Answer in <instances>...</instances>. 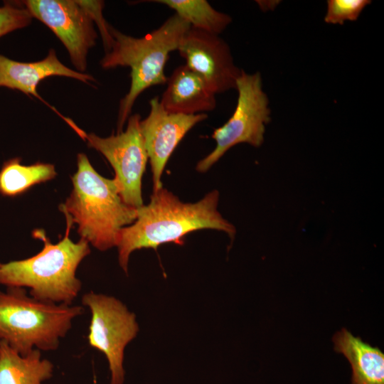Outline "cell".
Listing matches in <instances>:
<instances>
[{
	"label": "cell",
	"mask_w": 384,
	"mask_h": 384,
	"mask_svg": "<svg viewBox=\"0 0 384 384\" xmlns=\"http://www.w3.org/2000/svg\"><path fill=\"white\" fill-rule=\"evenodd\" d=\"M94 384H96L95 383H94Z\"/></svg>",
	"instance_id": "20"
},
{
	"label": "cell",
	"mask_w": 384,
	"mask_h": 384,
	"mask_svg": "<svg viewBox=\"0 0 384 384\" xmlns=\"http://www.w3.org/2000/svg\"><path fill=\"white\" fill-rule=\"evenodd\" d=\"M140 121L139 114L131 115L124 131L105 138L85 132L81 134L89 147L100 152L110 162L114 170V179L122 201L134 208L144 205L142 181L149 159Z\"/></svg>",
	"instance_id": "8"
},
{
	"label": "cell",
	"mask_w": 384,
	"mask_h": 384,
	"mask_svg": "<svg viewBox=\"0 0 384 384\" xmlns=\"http://www.w3.org/2000/svg\"><path fill=\"white\" fill-rule=\"evenodd\" d=\"M33 16L21 1H8L0 7V37L28 26Z\"/></svg>",
	"instance_id": "19"
},
{
	"label": "cell",
	"mask_w": 384,
	"mask_h": 384,
	"mask_svg": "<svg viewBox=\"0 0 384 384\" xmlns=\"http://www.w3.org/2000/svg\"><path fill=\"white\" fill-rule=\"evenodd\" d=\"M53 364L34 348L21 356L0 341V384H43L53 375Z\"/></svg>",
	"instance_id": "15"
},
{
	"label": "cell",
	"mask_w": 384,
	"mask_h": 384,
	"mask_svg": "<svg viewBox=\"0 0 384 384\" xmlns=\"http://www.w3.org/2000/svg\"><path fill=\"white\" fill-rule=\"evenodd\" d=\"M175 11L191 28L220 35L231 23V17L213 8L206 0H154Z\"/></svg>",
	"instance_id": "17"
},
{
	"label": "cell",
	"mask_w": 384,
	"mask_h": 384,
	"mask_svg": "<svg viewBox=\"0 0 384 384\" xmlns=\"http://www.w3.org/2000/svg\"><path fill=\"white\" fill-rule=\"evenodd\" d=\"M238 92L235 110L230 118L221 127L214 129L212 138L215 149L196 165L198 172L208 171L230 148L240 143L255 147L264 141L265 125L270 121L269 100L262 90L259 72L248 74L241 70L236 81Z\"/></svg>",
	"instance_id": "6"
},
{
	"label": "cell",
	"mask_w": 384,
	"mask_h": 384,
	"mask_svg": "<svg viewBox=\"0 0 384 384\" xmlns=\"http://www.w3.org/2000/svg\"><path fill=\"white\" fill-rule=\"evenodd\" d=\"M334 350L343 353L352 367L351 384H384V353L354 336L346 329L333 337Z\"/></svg>",
	"instance_id": "14"
},
{
	"label": "cell",
	"mask_w": 384,
	"mask_h": 384,
	"mask_svg": "<svg viewBox=\"0 0 384 384\" xmlns=\"http://www.w3.org/2000/svg\"><path fill=\"white\" fill-rule=\"evenodd\" d=\"M150 112L140 121V130L149 159L153 192L161 189V177L171 154L186 133L208 117L206 113L183 114L166 111L158 97L149 101Z\"/></svg>",
	"instance_id": "11"
},
{
	"label": "cell",
	"mask_w": 384,
	"mask_h": 384,
	"mask_svg": "<svg viewBox=\"0 0 384 384\" xmlns=\"http://www.w3.org/2000/svg\"><path fill=\"white\" fill-rule=\"evenodd\" d=\"M33 18L46 25L67 49L78 72L87 68L89 50L96 43L97 33L84 1L26 0L21 1Z\"/></svg>",
	"instance_id": "9"
},
{
	"label": "cell",
	"mask_w": 384,
	"mask_h": 384,
	"mask_svg": "<svg viewBox=\"0 0 384 384\" xmlns=\"http://www.w3.org/2000/svg\"><path fill=\"white\" fill-rule=\"evenodd\" d=\"M219 192L213 190L196 203H184L162 187L153 192L150 202L137 210L134 224L124 227L117 245L118 260L127 273L131 253L142 248L156 249L161 244H183L188 233L201 229H214L227 233L233 240L236 230L218 210Z\"/></svg>",
	"instance_id": "1"
},
{
	"label": "cell",
	"mask_w": 384,
	"mask_h": 384,
	"mask_svg": "<svg viewBox=\"0 0 384 384\" xmlns=\"http://www.w3.org/2000/svg\"><path fill=\"white\" fill-rule=\"evenodd\" d=\"M186 65L216 95L236 88L241 70L234 63L228 43L219 35L190 28L177 49Z\"/></svg>",
	"instance_id": "10"
},
{
	"label": "cell",
	"mask_w": 384,
	"mask_h": 384,
	"mask_svg": "<svg viewBox=\"0 0 384 384\" xmlns=\"http://www.w3.org/2000/svg\"><path fill=\"white\" fill-rule=\"evenodd\" d=\"M82 304L91 312L89 344L106 356L110 384H123L124 349L139 331L135 314L117 299L93 292L82 297Z\"/></svg>",
	"instance_id": "7"
},
{
	"label": "cell",
	"mask_w": 384,
	"mask_h": 384,
	"mask_svg": "<svg viewBox=\"0 0 384 384\" xmlns=\"http://www.w3.org/2000/svg\"><path fill=\"white\" fill-rule=\"evenodd\" d=\"M77 166L73 190L60 210L78 225L80 238L97 250L117 246L121 229L136 220L137 208L122 201L114 179L99 174L85 154H78Z\"/></svg>",
	"instance_id": "2"
},
{
	"label": "cell",
	"mask_w": 384,
	"mask_h": 384,
	"mask_svg": "<svg viewBox=\"0 0 384 384\" xmlns=\"http://www.w3.org/2000/svg\"><path fill=\"white\" fill-rule=\"evenodd\" d=\"M62 240L53 244L43 230H33V238L42 240L43 249L29 258L0 265V284L7 287H28L29 294L40 301L70 305L81 290L76 270L90 253L89 243L69 238L73 223L66 219Z\"/></svg>",
	"instance_id": "3"
},
{
	"label": "cell",
	"mask_w": 384,
	"mask_h": 384,
	"mask_svg": "<svg viewBox=\"0 0 384 384\" xmlns=\"http://www.w3.org/2000/svg\"><path fill=\"white\" fill-rule=\"evenodd\" d=\"M370 0H328L324 21L331 24L343 25L346 21H356Z\"/></svg>",
	"instance_id": "18"
},
{
	"label": "cell",
	"mask_w": 384,
	"mask_h": 384,
	"mask_svg": "<svg viewBox=\"0 0 384 384\" xmlns=\"http://www.w3.org/2000/svg\"><path fill=\"white\" fill-rule=\"evenodd\" d=\"M0 265H1V264H0Z\"/></svg>",
	"instance_id": "21"
},
{
	"label": "cell",
	"mask_w": 384,
	"mask_h": 384,
	"mask_svg": "<svg viewBox=\"0 0 384 384\" xmlns=\"http://www.w3.org/2000/svg\"><path fill=\"white\" fill-rule=\"evenodd\" d=\"M51 76L74 78L89 85L95 82L93 76L63 64L54 49H50L43 60L31 63L16 61L0 54V87L20 90L48 105L38 95L37 87L41 80Z\"/></svg>",
	"instance_id": "12"
},
{
	"label": "cell",
	"mask_w": 384,
	"mask_h": 384,
	"mask_svg": "<svg viewBox=\"0 0 384 384\" xmlns=\"http://www.w3.org/2000/svg\"><path fill=\"white\" fill-rule=\"evenodd\" d=\"M21 159L15 157L5 161L0 170V194L6 197H16L36 184L46 182L55 177L54 165L36 162L26 166Z\"/></svg>",
	"instance_id": "16"
},
{
	"label": "cell",
	"mask_w": 384,
	"mask_h": 384,
	"mask_svg": "<svg viewBox=\"0 0 384 384\" xmlns=\"http://www.w3.org/2000/svg\"><path fill=\"white\" fill-rule=\"evenodd\" d=\"M166 84L159 102L169 112L196 114L213 111L216 107L215 94L186 65L176 68Z\"/></svg>",
	"instance_id": "13"
},
{
	"label": "cell",
	"mask_w": 384,
	"mask_h": 384,
	"mask_svg": "<svg viewBox=\"0 0 384 384\" xmlns=\"http://www.w3.org/2000/svg\"><path fill=\"white\" fill-rule=\"evenodd\" d=\"M83 312L82 306L40 301L23 287H7L0 292V341L23 356L34 347L56 350Z\"/></svg>",
	"instance_id": "5"
},
{
	"label": "cell",
	"mask_w": 384,
	"mask_h": 384,
	"mask_svg": "<svg viewBox=\"0 0 384 384\" xmlns=\"http://www.w3.org/2000/svg\"><path fill=\"white\" fill-rule=\"evenodd\" d=\"M190 28L176 14L157 29L141 38L127 36L110 26L113 42L100 65L105 69L118 66L131 69L130 88L119 103L117 133L122 131L139 95L151 86L167 82L164 68L169 53L178 49Z\"/></svg>",
	"instance_id": "4"
}]
</instances>
